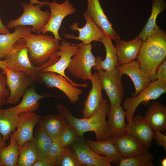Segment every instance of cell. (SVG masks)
I'll use <instances>...</instances> for the list:
<instances>
[{"label": "cell", "instance_id": "6da1fadb", "mask_svg": "<svg viewBox=\"0 0 166 166\" xmlns=\"http://www.w3.org/2000/svg\"><path fill=\"white\" fill-rule=\"evenodd\" d=\"M109 107L107 100L103 98L96 113L89 118H79L73 116L70 110L63 104H57L55 106L59 114L65 119L78 137L84 138L85 132L93 131L98 141L108 140L111 136L106 121Z\"/></svg>", "mask_w": 166, "mask_h": 166}, {"label": "cell", "instance_id": "7a4b0ae2", "mask_svg": "<svg viewBox=\"0 0 166 166\" xmlns=\"http://www.w3.org/2000/svg\"><path fill=\"white\" fill-rule=\"evenodd\" d=\"M166 57V34L159 27L142 42L137 60L152 81L156 80L157 69Z\"/></svg>", "mask_w": 166, "mask_h": 166}, {"label": "cell", "instance_id": "3957f363", "mask_svg": "<svg viewBox=\"0 0 166 166\" xmlns=\"http://www.w3.org/2000/svg\"><path fill=\"white\" fill-rule=\"evenodd\" d=\"M23 39L31 63L39 66L46 63L60 45L59 41L48 35L31 33Z\"/></svg>", "mask_w": 166, "mask_h": 166}, {"label": "cell", "instance_id": "277c9868", "mask_svg": "<svg viewBox=\"0 0 166 166\" xmlns=\"http://www.w3.org/2000/svg\"><path fill=\"white\" fill-rule=\"evenodd\" d=\"M6 68L13 71H22L33 80H38V74L41 66H34L28 55L27 48L24 45L23 38L21 39L13 49L5 57Z\"/></svg>", "mask_w": 166, "mask_h": 166}, {"label": "cell", "instance_id": "5b68a950", "mask_svg": "<svg viewBox=\"0 0 166 166\" xmlns=\"http://www.w3.org/2000/svg\"><path fill=\"white\" fill-rule=\"evenodd\" d=\"M22 6L23 12L17 19L10 21L6 27L8 29L15 28L19 26H29L32 27V32L37 34H41L42 30L48 22L50 17L48 10H42L41 6L27 2L23 3Z\"/></svg>", "mask_w": 166, "mask_h": 166}, {"label": "cell", "instance_id": "8992f818", "mask_svg": "<svg viewBox=\"0 0 166 166\" xmlns=\"http://www.w3.org/2000/svg\"><path fill=\"white\" fill-rule=\"evenodd\" d=\"M166 93V81L158 80L151 81L145 88L136 96L128 97L122 107L126 113L128 123L131 121L138 107L141 103H148L151 100H156Z\"/></svg>", "mask_w": 166, "mask_h": 166}, {"label": "cell", "instance_id": "52a82bcc", "mask_svg": "<svg viewBox=\"0 0 166 166\" xmlns=\"http://www.w3.org/2000/svg\"><path fill=\"white\" fill-rule=\"evenodd\" d=\"M92 48L91 44L80 43L67 68L72 75L83 81H91L92 78L91 69L95 64V57L92 52Z\"/></svg>", "mask_w": 166, "mask_h": 166}, {"label": "cell", "instance_id": "ba28073f", "mask_svg": "<svg viewBox=\"0 0 166 166\" xmlns=\"http://www.w3.org/2000/svg\"><path fill=\"white\" fill-rule=\"evenodd\" d=\"M97 72L102 89L106 92L110 105L121 103L124 95V87L122 75L117 67L110 71L100 70Z\"/></svg>", "mask_w": 166, "mask_h": 166}, {"label": "cell", "instance_id": "9c48e42d", "mask_svg": "<svg viewBox=\"0 0 166 166\" xmlns=\"http://www.w3.org/2000/svg\"><path fill=\"white\" fill-rule=\"evenodd\" d=\"M80 43L73 44L65 40H62L58 49L57 51L58 60L53 64L42 69L40 72H51L59 74L65 78L73 86L86 88V83L78 84L69 79L65 74V69L68 67L72 57L77 52Z\"/></svg>", "mask_w": 166, "mask_h": 166}, {"label": "cell", "instance_id": "30bf717a", "mask_svg": "<svg viewBox=\"0 0 166 166\" xmlns=\"http://www.w3.org/2000/svg\"><path fill=\"white\" fill-rule=\"evenodd\" d=\"M50 17L47 23L42 30V34L50 32L54 38L61 41L59 31L64 19L67 16L74 14L76 10L69 0H65L60 4L56 1L50 2Z\"/></svg>", "mask_w": 166, "mask_h": 166}, {"label": "cell", "instance_id": "8fae6325", "mask_svg": "<svg viewBox=\"0 0 166 166\" xmlns=\"http://www.w3.org/2000/svg\"><path fill=\"white\" fill-rule=\"evenodd\" d=\"M2 73L6 76V85L10 91L6 103L16 104L28 89L33 80L22 71H13L6 69L2 70Z\"/></svg>", "mask_w": 166, "mask_h": 166}, {"label": "cell", "instance_id": "7c38bea8", "mask_svg": "<svg viewBox=\"0 0 166 166\" xmlns=\"http://www.w3.org/2000/svg\"><path fill=\"white\" fill-rule=\"evenodd\" d=\"M82 166H111V160L93 150L84 138L78 137L70 145Z\"/></svg>", "mask_w": 166, "mask_h": 166}, {"label": "cell", "instance_id": "4fadbf2b", "mask_svg": "<svg viewBox=\"0 0 166 166\" xmlns=\"http://www.w3.org/2000/svg\"><path fill=\"white\" fill-rule=\"evenodd\" d=\"M38 81L49 88L55 87L62 91L68 97L70 102L74 104L79 99L83 91L73 86L62 75L53 72H40Z\"/></svg>", "mask_w": 166, "mask_h": 166}, {"label": "cell", "instance_id": "5bb4252c", "mask_svg": "<svg viewBox=\"0 0 166 166\" xmlns=\"http://www.w3.org/2000/svg\"><path fill=\"white\" fill-rule=\"evenodd\" d=\"M109 140L114 143L122 158L133 156L148 150L149 148L126 132L111 134Z\"/></svg>", "mask_w": 166, "mask_h": 166}, {"label": "cell", "instance_id": "9a60e30c", "mask_svg": "<svg viewBox=\"0 0 166 166\" xmlns=\"http://www.w3.org/2000/svg\"><path fill=\"white\" fill-rule=\"evenodd\" d=\"M83 17L86 21V23L83 27L78 26L79 22H74L70 26L72 30L78 32V36L76 37L71 34H65L64 37L80 40L85 44H91L93 41L100 42L105 36L103 32L86 12L83 13Z\"/></svg>", "mask_w": 166, "mask_h": 166}, {"label": "cell", "instance_id": "2e32d148", "mask_svg": "<svg viewBox=\"0 0 166 166\" xmlns=\"http://www.w3.org/2000/svg\"><path fill=\"white\" fill-rule=\"evenodd\" d=\"M41 116L34 112L18 114L16 128L13 132L19 148L26 142L33 140L34 129L38 123Z\"/></svg>", "mask_w": 166, "mask_h": 166}, {"label": "cell", "instance_id": "e0dca14e", "mask_svg": "<svg viewBox=\"0 0 166 166\" xmlns=\"http://www.w3.org/2000/svg\"><path fill=\"white\" fill-rule=\"evenodd\" d=\"M86 12L92 18L105 36L115 41L120 39L104 13L99 0H88L87 9Z\"/></svg>", "mask_w": 166, "mask_h": 166}, {"label": "cell", "instance_id": "ac0fdd59", "mask_svg": "<svg viewBox=\"0 0 166 166\" xmlns=\"http://www.w3.org/2000/svg\"><path fill=\"white\" fill-rule=\"evenodd\" d=\"M116 67L122 75H127L132 80L135 88V92L132 94V96L137 95L152 81L148 74L141 68L137 60L118 65Z\"/></svg>", "mask_w": 166, "mask_h": 166}, {"label": "cell", "instance_id": "d6986e66", "mask_svg": "<svg viewBox=\"0 0 166 166\" xmlns=\"http://www.w3.org/2000/svg\"><path fill=\"white\" fill-rule=\"evenodd\" d=\"M126 132L139 140L144 146L149 148L154 139V131L144 116H133L131 121L126 124Z\"/></svg>", "mask_w": 166, "mask_h": 166}, {"label": "cell", "instance_id": "ffe728a7", "mask_svg": "<svg viewBox=\"0 0 166 166\" xmlns=\"http://www.w3.org/2000/svg\"><path fill=\"white\" fill-rule=\"evenodd\" d=\"M153 100L148 105L144 117L154 131L166 132V106L159 101Z\"/></svg>", "mask_w": 166, "mask_h": 166}, {"label": "cell", "instance_id": "44dd1931", "mask_svg": "<svg viewBox=\"0 0 166 166\" xmlns=\"http://www.w3.org/2000/svg\"><path fill=\"white\" fill-rule=\"evenodd\" d=\"M143 40L136 37L132 40L124 41L120 39L116 41L118 63L122 65L129 63L136 59Z\"/></svg>", "mask_w": 166, "mask_h": 166}, {"label": "cell", "instance_id": "7402d4cb", "mask_svg": "<svg viewBox=\"0 0 166 166\" xmlns=\"http://www.w3.org/2000/svg\"><path fill=\"white\" fill-rule=\"evenodd\" d=\"M91 81L92 88L84 102V107L82 111L84 118L90 117L97 111L103 98L102 92V89L97 72L93 74Z\"/></svg>", "mask_w": 166, "mask_h": 166}, {"label": "cell", "instance_id": "603a6c76", "mask_svg": "<svg viewBox=\"0 0 166 166\" xmlns=\"http://www.w3.org/2000/svg\"><path fill=\"white\" fill-rule=\"evenodd\" d=\"M68 123L61 115L41 116L38 124L53 141L58 140Z\"/></svg>", "mask_w": 166, "mask_h": 166}, {"label": "cell", "instance_id": "cb8c5ba5", "mask_svg": "<svg viewBox=\"0 0 166 166\" xmlns=\"http://www.w3.org/2000/svg\"><path fill=\"white\" fill-rule=\"evenodd\" d=\"M32 32L31 27L19 26L14 28L12 33L0 34V60L4 58L19 40Z\"/></svg>", "mask_w": 166, "mask_h": 166}, {"label": "cell", "instance_id": "d4e9b609", "mask_svg": "<svg viewBox=\"0 0 166 166\" xmlns=\"http://www.w3.org/2000/svg\"><path fill=\"white\" fill-rule=\"evenodd\" d=\"M106 50L105 59H102L101 56L97 55L95 57V64L93 68L98 71L100 70L109 71L118 66L116 49L113 45L111 39L104 36L101 40Z\"/></svg>", "mask_w": 166, "mask_h": 166}, {"label": "cell", "instance_id": "484cf974", "mask_svg": "<svg viewBox=\"0 0 166 166\" xmlns=\"http://www.w3.org/2000/svg\"><path fill=\"white\" fill-rule=\"evenodd\" d=\"M107 124L111 133L125 132L126 124L125 122L126 113L121 103L109 105Z\"/></svg>", "mask_w": 166, "mask_h": 166}, {"label": "cell", "instance_id": "4316f807", "mask_svg": "<svg viewBox=\"0 0 166 166\" xmlns=\"http://www.w3.org/2000/svg\"><path fill=\"white\" fill-rule=\"evenodd\" d=\"M18 114L14 106L0 109V133L4 141L9 140L11 134L16 130Z\"/></svg>", "mask_w": 166, "mask_h": 166}, {"label": "cell", "instance_id": "83f0119b", "mask_svg": "<svg viewBox=\"0 0 166 166\" xmlns=\"http://www.w3.org/2000/svg\"><path fill=\"white\" fill-rule=\"evenodd\" d=\"M85 141L95 152L109 158L112 164L118 166L122 157L114 143L110 140L93 141L87 139Z\"/></svg>", "mask_w": 166, "mask_h": 166}, {"label": "cell", "instance_id": "f1b7e54d", "mask_svg": "<svg viewBox=\"0 0 166 166\" xmlns=\"http://www.w3.org/2000/svg\"><path fill=\"white\" fill-rule=\"evenodd\" d=\"M58 96L49 95H40L36 91L35 88H28L23 96L22 101L14 108L17 112H35L39 107V101L43 98Z\"/></svg>", "mask_w": 166, "mask_h": 166}, {"label": "cell", "instance_id": "f546056e", "mask_svg": "<svg viewBox=\"0 0 166 166\" xmlns=\"http://www.w3.org/2000/svg\"><path fill=\"white\" fill-rule=\"evenodd\" d=\"M166 8L165 0H152L151 14L146 24L138 36L144 41L151 34L159 28L156 24L158 15Z\"/></svg>", "mask_w": 166, "mask_h": 166}, {"label": "cell", "instance_id": "4dcf8cb0", "mask_svg": "<svg viewBox=\"0 0 166 166\" xmlns=\"http://www.w3.org/2000/svg\"><path fill=\"white\" fill-rule=\"evenodd\" d=\"M19 147L13 132L9 143L0 149V166H17Z\"/></svg>", "mask_w": 166, "mask_h": 166}, {"label": "cell", "instance_id": "1f68e13d", "mask_svg": "<svg viewBox=\"0 0 166 166\" xmlns=\"http://www.w3.org/2000/svg\"><path fill=\"white\" fill-rule=\"evenodd\" d=\"M38 158V151L33 140H29L19 148L17 166H33Z\"/></svg>", "mask_w": 166, "mask_h": 166}, {"label": "cell", "instance_id": "d6a6232c", "mask_svg": "<svg viewBox=\"0 0 166 166\" xmlns=\"http://www.w3.org/2000/svg\"><path fill=\"white\" fill-rule=\"evenodd\" d=\"M33 140L38 154V160H47L46 156L53 141L39 124L34 132Z\"/></svg>", "mask_w": 166, "mask_h": 166}, {"label": "cell", "instance_id": "836d02e7", "mask_svg": "<svg viewBox=\"0 0 166 166\" xmlns=\"http://www.w3.org/2000/svg\"><path fill=\"white\" fill-rule=\"evenodd\" d=\"M153 155L149 150L133 156L121 158L118 166H153Z\"/></svg>", "mask_w": 166, "mask_h": 166}, {"label": "cell", "instance_id": "e575fe53", "mask_svg": "<svg viewBox=\"0 0 166 166\" xmlns=\"http://www.w3.org/2000/svg\"><path fill=\"white\" fill-rule=\"evenodd\" d=\"M66 148V146L62 145L58 140L53 141L46 156L47 160L53 166H56L64 153Z\"/></svg>", "mask_w": 166, "mask_h": 166}, {"label": "cell", "instance_id": "d590c367", "mask_svg": "<svg viewBox=\"0 0 166 166\" xmlns=\"http://www.w3.org/2000/svg\"><path fill=\"white\" fill-rule=\"evenodd\" d=\"M57 166H82L70 145L66 146L62 156L57 163Z\"/></svg>", "mask_w": 166, "mask_h": 166}, {"label": "cell", "instance_id": "8d00e7d4", "mask_svg": "<svg viewBox=\"0 0 166 166\" xmlns=\"http://www.w3.org/2000/svg\"><path fill=\"white\" fill-rule=\"evenodd\" d=\"M78 137L73 129L68 123L58 140L62 145L67 146L73 143Z\"/></svg>", "mask_w": 166, "mask_h": 166}, {"label": "cell", "instance_id": "74e56055", "mask_svg": "<svg viewBox=\"0 0 166 166\" xmlns=\"http://www.w3.org/2000/svg\"><path fill=\"white\" fill-rule=\"evenodd\" d=\"M6 77L0 72V109L6 103L7 99L9 97L10 91L6 88Z\"/></svg>", "mask_w": 166, "mask_h": 166}, {"label": "cell", "instance_id": "f35d334b", "mask_svg": "<svg viewBox=\"0 0 166 166\" xmlns=\"http://www.w3.org/2000/svg\"><path fill=\"white\" fill-rule=\"evenodd\" d=\"M154 139H155L157 144L163 148L164 151H166V136L164 133L159 131H155Z\"/></svg>", "mask_w": 166, "mask_h": 166}, {"label": "cell", "instance_id": "ab89813d", "mask_svg": "<svg viewBox=\"0 0 166 166\" xmlns=\"http://www.w3.org/2000/svg\"><path fill=\"white\" fill-rule=\"evenodd\" d=\"M156 79L166 81V60L158 67L156 71Z\"/></svg>", "mask_w": 166, "mask_h": 166}, {"label": "cell", "instance_id": "60d3db41", "mask_svg": "<svg viewBox=\"0 0 166 166\" xmlns=\"http://www.w3.org/2000/svg\"><path fill=\"white\" fill-rule=\"evenodd\" d=\"M53 0V1H56V0ZM30 3L35 5H39L42 7L44 5L49 6L50 3V2L47 1L41 2L38 0H30Z\"/></svg>", "mask_w": 166, "mask_h": 166}, {"label": "cell", "instance_id": "b9f144b4", "mask_svg": "<svg viewBox=\"0 0 166 166\" xmlns=\"http://www.w3.org/2000/svg\"><path fill=\"white\" fill-rule=\"evenodd\" d=\"M10 33L8 29L3 24L0 17V34H7Z\"/></svg>", "mask_w": 166, "mask_h": 166}, {"label": "cell", "instance_id": "7bdbcfd3", "mask_svg": "<svg viewBox=\"0 0 166 166\" xmlns=\"http://www.w3.org/2000/svg\"><path fill=\"white\" fill-rule=\"evenodd\" d=\"M33 166H53L47 160H38Z\"/></svg>", "mask_w": 166, "mask_h": 166}, {"label": "cell", "instance_id": "ee69618b", "mask_svg": "<svg viewBox=\"0 0 166 166\" xmlns=\"http://www.w3.org/2000/svg\"><path fill=\"white\" fill-rule=\"evenodd\" d=\"M7 145L6 142L4 141L2 138V136L0 133V149L2 148Z\"/></svg>", "mask_w": 166, "mask_h": 166}, {"label": "cell", "instance_id": "f6af8a7d", "mask_svg": "<svg viewBox=\"0 0 166 166\" xmlns=\"http://www.w3.org/2000/svg\"><path fill=\"white\" fill-rule=\"evenodd\" d=\"M0 68L2 70H3L6 69V62L3 60H0Z\"/></svg>", "mask_w": 166, "mask_h": 166}, {"label": "cell", "instance_id": "bcb514c9", "mask_svg": "<svg viewBox=\"0 0 166 166\" xmlns=\"http://www.w3.org/2000/svg\"><path fill=\"white\" fill-rule=\"evenodd\" d=\"M161 165L162 166H166V158H164L162 160L161 162Z\"/></svg>", "mask_w": 166, "mask_h": 166}]
</instances>
